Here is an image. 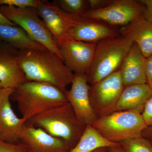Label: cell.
Wrapping results in <instances>:
<instances>
[{
  "label": "cell",
  "mask_w": 152,
  "mask_h": 152,
  "mask_svg": "<svg viewBox=\"0 0 152 152\" xmlns=\"http://www.w3.org/2000/svg\"><path fill=\"white\" fill-rule=\"evenodd\" d=\"M19 56L28 81L51 84L64 92L72 84L73 73L58 55L48 49L20 50Z\"/></svg>",
  "instance_id": "1"
},
{
  "label": "cell",
  "mask_w": 152,
  "mask_h": 152,
  "mask_svg": "<svg viewBox=\"0 0 152 152\" xmlns=\"http://www.w3.org/2000/svg\"><path fill=\"white\" fill-rule=\"evenodd\" d=\"M11 98L17 102L22 118L27 122L35 116L68 102L64 92L58 87L32 81L19 86Z\"/></svg>",
  "instance_id": "2"
},
{
  "label": "cell",
  "mask_w": 152,
  "mask_h": 152,
  "mask_svg": "<svg viewBox=\"0 0 152 152\" xmlns=\"http://www.w3.org/2000/svg\"><path fill=\"white\" fill-rule=\"evenodd\" d=\"M26 123L62 139L70 150L78 143L86 127L79 121L69 102L35 116Z\"/></svg>",
  "instance_id": "3"
},
{
  "label": "cell",
  "mask_w": 152,
  "mask_h": 152,
  "mask_svg": "<svg viewBox=\"0 0 152 152\" xmlns=\"http://www.w3.org/2000/svg\"><path fill=\"white\" fill-rule=\"evenodd\" d=\"M133 43L132 40L121 35L97 43L92 62L87 74L89 85L119 70Z\"/></svg>",
  "instance_id": "4"
},
{
  "label": "cell",
  "mask_w": 152,
  "mask_h": 152,
  "mask_svg": "<svg viewBox=\"0 0 152 152\" xmlns=\"http://www.w3.org/2000/svg\"><path fill=\"white\" fill-rule=\"evenodd\" d=\"M91 126L104 138L116 143L142 137L148 127L142 114L132 111L114 112L98 118Z\"/></svg>",
  "instance_id": "5"
},
{
  "label": "cell",
  "mask_w": 152,
  "mask_h": 152,
  "mask_svg": "<svg viewBox=\"0 0 152 152\" xmlns=\"http://www.w3.org/2000/svg\"><path fill=\"white\" fill-rule=\"evenodd\" d=\"M0 12L9 20L24 30L33 40L56 53L62 60L58 44L41 19L37 8H20L4 5L0 7Z\"/></svg>",
  "instance_id": "6"
},
{
  "label": "cell",
  "mask_w": 152,
  "mask_h": 152,
  "mask_svg": "<svg viewBox=\"0 0 152 152\" xmlns=\"http://www.w3.org/2000/svg\"><path fill=\"white\" fill-rule=\"evenodd\" d=\"M124 88L120 70L90 85V100L97 118L115 112Z\"/></svg>",
  "instance_id": "7"
},
{
  "label": "cell",
  "mask_w": 152,
  "mask_h": 152,
  "mask_svg": "<svg viewBox=\"0 0 152 152\" xmlns=\"http://www.w3.org/2000/svg\"><path fill=\"white\" fill-rule=\"evenodd\" d=\"M144 6L140 1L113 0L102 8L88 9L83 18L104 23L111 26H124L142 14Z\"/></svg>",
  "instance_id": "8"
},
{
  "label": "cell",
  "mask_w": 152,
  "mask_h": 152,
  "mask_svg": "<svg viewBox=\"0 0 152 152\" xmlns=\"http://www.w3.org/2000/svg\"><path fill=\"white\" fill-rule=\"evenodd\" d=\"M90 88L86 75L75 74L70 89L64 91L78 119L86 126L97 119L90 100Z\"/></svg>",
  "instance_id": "9"
},
{
  "label": "cell",
  "mask_w": 152,
  "mask_h": 152,
  "mask_svg": "<svg viewBox=\"0 0 152 152\" xmlns=\"http://www.w3.org/2000/svg\"><path fill=\"white\" fill-rule=\"evenodd\" d=\"M37 9L58 46L65 40L69 31L80 18L67 13L54 1H41Z\"/></svg>",
  "instance_id": "10"
},
{
  "label": "cell",
  "mask_w": 152,
  "mask_h": 152,
  "mask_svg": "<svg viewBox=\"0 0 152 152\" xmlns=\"http://www.w3.org/2000/svg\"><path fill=\"white\" fill-rule=\"evenodd\" d=\"M96 43L65 40L58 46L63 62L74 74L87 75L92 62Z\"/></svg>",
  "instance_id": "11"
},
{
  "label": "cell",
  "mask_w": 152,
  "mask_h": 152,
  "mask_svg": "<svg viewBox=\"0 0 152 152\" xmlns=\"http://www.w3.org/2000/svg\"><path fill=\"white\" fill-rule=\"evenodd\" d=\"M14 91L3 88L0 93V141L17 144L20 143L22 129L27 121L17 116L12 108L10 99Z\"/></svg>",
  "instance_id": "12"
},
{
  "label": "cell",
  "mask_w": 152,
  "mask_h": 152,
  "mask_svg": "<svg viewBox=\"0 0 152 152\" xmlns=\"http://www.w3.org/2000/svg\"><path fill=\"white\" fill-rule=\"evenodd\" d=\"M20 142L30 152H69L64 141L26 123L22 128Z\"/></svg>",
  "instance_id": "13"
},
{
  "label": "cell",
  "mask_w": 152,
  "mask_h": 152,
  "mask_svg": "<svg viewBox=\"0 0 152 152\" xmlns=\"http://www.w3.org/2000/svg\"><path fill=\"white\" fill-rule=\"evenodd\" d=\"M120 35V31L113 26L102 22L80 18L69 31L65 40L97 43L104 39Z\"/></svg>",
  "instance_id": "14"
},
{
  "label": "cell",
  "mask_w": 152,
  "mask_h": 152,
  "mask_svg": "<svg viewBox=\"0 0 152 152\" xmlns=\"http://www.w3.org/2000/svg\"><path fill=\"white\" fill-rule=\"evenodd\" d=\"M27 81L20 64L19 50L11 46L0 50V84L3 88L15 90Z\"/></svg>",
  "instance_id": "15"
},
{
  "label": "cell",
  "mask_w": 152,
  "mask_h": 152,
  "mask_svg": "<svg viewBox=\"0 0 152 152\" xmlns=\"http://www.w3.org/2000/svg\"><path fill=\"white\" fill-rule=\"evenodd\" d=\"M146 59L134 42L119 69L125 87L147 83Z\"/></svg>",
  "instance_id": "16"
},
{
  "label": "cell",
  "mask_w": 152,
  "mask_h": 152,
  "mask_svg": "<svg viewBox=\"0 0 152 152\" xmlns=\"http://www.w3.org/2000/svg\"><path fill=\"white\" fill-rule=\"evenodd\" d=\"M121 35L132 40L144 57L152 55V23L147 20L142 14L129 24L122 27Z\"/></svg>",
  "instance_id": "17"
},
{
  "label": "cell",
  "mask_w": 152,
  "mask_h": 152,
  "mask_svg": "<svg viewBox=\"0 0 152 152\" xmlns=\"http://www.w3.org/2000/svg\"><path fill=\"white\" fill-rule=\"evenodd\" d=\"M152 95V90L147 83L125 87L115 112L132 111L142 114Z\"/></svg>",
  "instance_id": "18"
},
{
  "label": "cell",
  "mask_w": 152,
  "mask_h": 152,
  "mask_svg": "<svg viewBox=\"0 0 152 152\" xmlns=\"http://www.w3.org/2000/svg\"><path fill=\"white\" fill-rule=\"evenodd\" d=\"M0 40L19 50L47 49L33 40L24 30L16 25L0 23Z\"/></svg>",
  "instance_id": "19"
},
{
  "label": "cell",
  "mask_w": 152,
  "mask_h": 152,
  "mask_svg": "<svg viewBox=\"0 0 152 152\" xmlns=\"http://www.w3.org/2000/svg\"><path fill=\"white\" fill-rule=\"evenodd\" d=\"M104 138L91 125H88L78 143L69 152H92L98 149L116 145Z\"/></svg>",
  "instance_id": "20"
},
{
  "label": "cell",
  "mask_w": 152,
  "mask_h": 152,
  "mask_svg": "<svg viewBox=\"0 0 152 152\" xmlns=\"http://www.w3.org/2000/svg\"><path fill=\"white\" fill-rule=\"evenodd\" d=\"M54 1L66 12L76 18H83L89 9L88 3L86 0H56Z\"/></svg>",
  "instance_id": "21"
},
{
  "label": "cell",
  "mask_w": 152,
  "mask_h": 152,
  "mask_svg": "<svg viewBox=\"0 0 152 152\" xmlns=\"http://www.w3.org/2000/svg\"><path fill=\"white\" fill-rule=\"evenodd\" d=\"M124 152H152V144L143 137L129 139L120 142Z\"/></svg>",
  "instance_id": "22"
},
{
  "label": "cell",
  "mask_w": 152,
  "mask_h": 152,
  "mask_svg": "<svg viewBox=\"0 0 152 152\" xmlns=\"http://www.w3.org/2000/svg\"><path fill=\"white\" fill-rule=\"evenodd\" d=\"M40 2V0H0V7L5 5L20 8H37Z\"/></svg>",
  "instance_id": "23"
},
{
  "label": "cell",
  "mask_w": 152,
  "mask_h": 152,
  "mask_svg": "<svg viewBox=\"0 0 152 152\" xmlns=\"http://www.w3.org/2000/svg\"><path fill=\"white\" fill-rule=\"evenodd\" d=\"M0 152H30L21 143H10L0 141Z\"/></svg>",
  "instance_id": "24"
},
{
  "label": "cell",
  "mask_w": 152,
  "mask_h": 152,
  "mask_svg": "<svg viewBox=\"0 0 152 152\" xmlns=\"http://www.w3.org/2000/svg\"><path fill=\"white\" fill-rule=\"evenodd\" d=\"M142 115L147 126H152V95L144 107Z\"/></svg>",
  "instance_id": "25"
},
{
  "label": "cell",
  "mask_w": 152,
  "mask_h": 152,
  "mask_svg": "<svg viewBox=\"0 0 152 152\" xmlns=\"http://www.w3.org/2000/svg\"><path fill=\"white\" fill-rule=\"evenodd\" d=\"M144 6L142 15L147 20L152 23V0L140 1Z\"/></svg>",
  "instance_id": "26"
},
{
  "label": "cell",
  "mask_w": 152,
  "mask_h": 152,
  "mask_svg": "<svg viewBox=\"0 0 152 152\" xmlns=\"http://www.w3.org/2000/svg\"><path fill=\"white\" fill-rule=\"evenodd\" d=\"M113 0H88L89 9L96 10L108 5Z\"/></svg>",
  "instance_id": "27"
},
{
  "label": "cell",
  "mask_w": 152,
  "mask_h": 152,
  "mask_svg": "<svg viewBox=\"0 0 152 152\" xmlns=\"http://www.w3.org/2000/svg\"><path fill=\"white\" fill-rule=\"evenodd\" d=\"M145 71L147 83L152 90V55L146 59Z\"/></svg>",
  "instance_id": "28"
},
{
  "label": "cell",
  "mask_w": 152,
  "mask_h": 152,
  "mask_svg": "<svg viewBox=\"0 0 152 152\" xmlns=\"http://www.w3.org/2000/svg\"><path fill=\"white\" fill-rule=\"evenodd\" d=\"M142 136L145 138L152 139V126L147 127L142 132Z\"/></svg>",
  "instance_id": "29"
},
{
  "label": "cell",
  "mask_w": 152,
  "mask_h": 152,
  "mask_svg": "<svg viewBox=\"0 0 152 152\" xmlns=\"http://www.w3.org/2000/svg\"><path fill=\"white\" fill-rule=\"evenodd\" d=\"M108 152H124L122 148L119 144L108 148Z\"/></svg>",
  "instance_id": "30"
},
{
  "label": "cell",
  "mask_w": 152,
  "mask_h": 152,
  "mask_svg": "<svg viewBox=\"0 0 152 152\" xmlns=\"http://www.w3.org/2000/svg\"><path fill=\"white\" fill-rule=\"evenodd\" d=\"M0 23L10 25H16L12 22L9 20L8 19H7L1 12H0Z\"/></svg>",
  "instance_id": "31"
},
{
  "label": "cell",
  "mask_w": 152,
  "mask_h": 152,
  "mask_svg": "<svg viewBox=\"0 0 152 152\" xmlns=\"http://www.w3.org/2000/svg\"><path fill=\"white\" fill-rule=\"evenodd\" d=\"M92 152H108V148H102L95 150Z\"/></svg>",
  "instance_id": "32"
},
{
  "label": "cell",
  "mask_w": 152,
  "mask_h": 152,
  "mask_svg": "<svg viewBox=\"0 0 152 152\" xmlns=\"http://www.w3.org/2000/svg\"><path fill=\"white\" fill-rule=\"evenodd\" d=\"M3 88L1 86V84H0V93H1V91L3 89Z\"/></svg>",
  "instance_id": "33"
},
{
  "label": "cell",
  "mask_w": 152,
  "mask_h": 152,
  "mask_svg": "<svg viewBox=\"0 0 152 152\" xmlns=\"http://www.w3.org/2000/svg\"><path fill=\"white\" fill-rule=\"evenodd\" d=\"M148 140H149L151 142V144H152V139H148Z\"/></svg>",
  "instance_id": "34"
}]
</instances>
